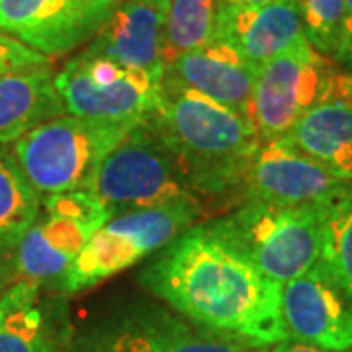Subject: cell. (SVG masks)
I'll return each instance as SVG.
<instances>
[{
	"mask_svg": "<svg viewBox=\"0 0 352 352\" xmlns=\"http://www.w3.org/2000/svg\"><path fill=\"white\" fill-rule=\"evenodd\" d=\"M139 284L215 337L266 349L288 339L282 284L266 278L217 221H201L155 252Z\"/></svg>",
	"mask_w": 352,
	"mask_h": 352,
	"instance_id": "obj_1",
	"label": "cell"
},
{
	"mask_svg": "<svg viewBox=\"0 0 352 352\" xmlns=\"http://www.w3.org/2000/svg\"><path fill=\"white\" fill-rule=\"evenodd\" d=\"M145 120L196 196H239L243 170L261 143L245 113L163 75L157 106Z\"/></svg>",
	"mask_w": 352,
	"mask_h": 352,
	"instance_id": "obj_2",
	"label": "cell"
},
{
	"mask_svg": "<svg viewBox=\"0 0 352 352\" xmlns=\"http://www.w3.org/2000/svg\"><path fill=\"white\" fill-rule=\"evenodd\" d=\"M141 120L104 122L63 113L14 143V157L39 196L85 190L98 164Z\"/></svg>",
	"mask_w": 352,
	"mask_h": 352,
	"instance_id": "obj_3",
	"label": "cell"
},
{
	"mask_svg": "<svg viewBox=\"0 0 352 352\" xmlns=\"http://www.w3.org/2000/svg\"><path fill=\"white\" fill-rule=\"evenodd\" d=\"M204 215L200 200H182L113 215L100 227L67 268L57 288L78 294L120 274L161 251Z\"/></svg>",
	"mask_w": 352,
	"mask_h": 352,
	"instance_id": "obj_4",
	"label": "cell"
},
{
	"mask_svg": "<svg viewBox=\"0 0 352 352\" xmlns=\"http://www.w3.org/2000/svg\"><path fill=\"white\" fill-rule=\"evenodd\" d=\"M215 221L264 276L278 284L309 272L321 258L323 206L245 200Z\"/></svg>",
	"mask_w": 352,
	"mask_h": 352,
	"instance_id": "obj_5",
	"label": "cell"
},
{
	"mask_svg": "<svg viewBox=\"0 0 352 352\" xmlns=\"http://www.w3.org/2000/svg\"><path fill=\"white\" fill-rule=\"evenodd\" d=\"M85 190L104 201L113 215L173 201L200 200L145 118L104 157Z\"/></svg>",
	"mask_w": 352,
	"mask_h": 352,
	"instance_id": "obj_6",
	"label": "cell"
},
{
	"mask_svg": "<svg viewBox=\"0 0 352 352\" xmlns=\"http://www.w3.org/2000/svg\"><path fill=\"white\" fill-rule=\"evenodd\" d=\"M112 217V210L88 190L45 196L36 223L16 247L20 280L57 286L88 239Z\"/></svg>",
	"mask_w": 352,
	"mask_h": 352,
	"instance_id": "obj_7",
	"label": "cell"
},
{
	"mask_svg": "<svg viewBox=\"0 0 352 352\" xmlns=\"http://www.w3.org/2000/svg\"><path fill=\"white\" fill-rule=\"evenodd\" d=\"M335 63L307 38L258 69L247 118L261 143L286 138L296 122L319 100Z\"/></svg>",
	"mask_w": 352,
	"mask_h": 352,
	"instance_id": "obj_8",
	"label": "cell"
},
{
	"mask_svg": "<svg viewBox=\"0 0 352 352\" xmlns=\"http://www.w3.org/2000/svg\"><path fill=\"white\" fill-rule=\"evenodd\" d=\"M69 352H266L215 337L168 309L139 303L88 329Z\"/></svg>",
	"mask_w": 352,
	"mask_h": 352,
	"instance_id": "obj_9",
	"label": "cell"
},
{
	"mask_svg": "<svg viewBox=\"0 0 352 352\" xmlns=\"http://www.w3.org/2000/svg\"><path fill=\"white\" fill-rule=\"evenodd\" d=\"M352 188L288 139L258 143L241 178V198L272 206H325Z\"/></svg>",
	"mask_w": 352,
	"mask_h": 352,
	"instance_id": "obj_10",
	"label": "cell"
},
{
	"mask_svg": "<svg viewBox=\"0 0 352 352\" xmlns=\"http://www.w3.org/2000/svg\"><path fill=\"white\" fill-rule=\"evenodd\" d=\"M120 0H0V30L43 57L96 38Z\"/></svg>",
	"mask_w": 352,
	"mask_h": 352,
	"instance_id": "obj_11",
	"label": "cell"
},
{
	"mask_svg": "<svg viewBox=\"0 0 352 352\" xmlns=\"http://www.w3.org/2000/svg\"><path fill=\"white\" fill-rule=\"evenodd\" d=\"M280 303L288 339L327 351H352V298L319 263L282 284Z\"/></svg>",
	"mask_w": 352,
	"mask_h": 352,
	"instance_id": "obj_12",
	"label": "cell"
},
{
	"mask_svg": "<svg viewBox=\"0 0 352 352\" xmlns=\"http://www.w3.org/2000/svg\"><path fill=\"white\" fill-rule=\"evenodd\" d=\"M53 80L67 113L104 122H131L143 120L153 112L163 75L126 69L113 82L98 85L75 57Z\"/></svg>",
	"mask_w": 352,
	"mask_h": 352,
	"instance_id": "obj_13",
	"label": "cell"
},
{
	"mask_svg": "<svg viewBox=\"0 0 352 352\" xmlns=\"http://www.w3.org/2000/svg\"><path fill=\"white\" fill-rule=\"evenodd\" d=\"M284 139L329 173L352 182V73L337 65L319 100L303 113Z\"/></svg>",
	"mask_w": 352,
	"mask_h": 352,
	"instance_id": "obj_14",
	"label": "cell"
},
{
	"mask_svg": "<svg viewBox=\"0 0 352 352\" xmlns=\"http://www.w3.org/2000/svg\"><path fill=\"white\" fill-rule=\"evenodd\" d=\"M168 0H124L118 2L110 20L104 24L90 55L104 57L116 65L164 75L163 43Z\"/></svg>",
	"mask_w": 352,
	"mask_h": 352,
	"instance_id": "obj_15",
	"label": "cell"
},
{
	"mask_svg": "<svg viewBox=\"0 0 352 352\" xmlns=\"http://www.w3.org/2000/svg\"><path fill=\"white\" fill-rule=\"evenodd\" d=\"M305 38L298 0L261 6H217L214 39L227 43L249 63L263 67Z\"/></svg>",
	"mask_w": 352,
	"mask_h": 352,
	"instance_id": "obj_16",
	"label": "cell"
},
{
	"mask_svg": "<svg viewBox=\"0 0 352 352\" xmlns=\"http://www.w3.org/2000/svg\"><path fill=\"white\" fill-rule=\"evenodd\" d=\"M258 69L227 43L212 39L198 50L178 55L164 67V76L247 116Z\"/></svg>",
	"mask_w": 352,
	"mask_h": 352,
	"instance_id": "obj_17",
	"label": "cell"
},
{
	"mask_svg": "<svg viewBox=\"0 0 352 352\" xmlns=\"http://www.w3.org/2000/svg\"><path fill=\"white\" fill-rule=\"evenodd\" d=\"M63 113L47 65L0 75V143H16L34 127Z\"/></svg>",
	"mask_w": 352,
	"mask_h": 352,
	"instance_id": "obj_18",
	"label": "cell"
},
{
	"mask_svg": "<svg viewBox=\"0 0 352 352\" xmlns=\"http://www.w3.org/2000/svg\"><path fill=\"white\" fill-rule=\"evenodd\" d=\"M39 288L18 280L0 296V352H57Z\"/></svg>",
	"mask_w": 352,
	"mask_h": 352,
	"instance_id": "obj_19",
	"label": "cell"
},
{
	"mask_svg": "<svg viewBox=\"0 0 352 352\" xmlns=\"http://www.w3.org/2000/svg\"><path fill=\"white\" fill-rule=\"evenodd\" d=\"M41 196L30 184L14 153L0 149V252L16 251L36 223Z\"/></svg>",
	"mask_w": 352,
	"mask_h": 352,
	"instance_id": "obj_20",
	"label": "cell"
},
{
	"mask_svg": "<svg viewBox=\"0 0 352 352\" xmlns=\"http://www.w3.org/2000/svg\"><path fill=\"white\" fill-rule=\"evenodd\" d=\"M217 0H168L164 20L163 63L214 39Z\"/></svg>",
	"mask_w": 352,
	"mask_h": 352,
	"instance_id": "obj_21",
	"label": "cell"
},
{
	"mask_svg": "<svg viewBox=\"0 0 352 352\" xmlns=\"http://www.w3.org/2000/svg\"><path fill=\"white\" fill-rule=\"evenodd\" d=\"M319 264L352 298V188L323 206Z\"/></svg>",
	"mask_w": 352,
	"mask_h": 352,
	"instance_id": "obj_22",
	"label": "cell"
},
{
	"mask_svg": "<svg viewBox=\"0 0 352 352\" xmlns=\"http://www.w3.org/2000/svg\"><path fill=\"white\" fill-rule=\"evenodd\" d=\"M303 34L321 55H335L344 16V0H298Z\"/></svg>",
	"mask_w": 352,
	"mask_h": 352,
	"instance_id": "obj_23",
	"label": "cell"
},
{
	"mask_svg": "<svg viewBox=\"0 0 352 352\" xmlns=\"http://www.w3.org/2000/svg\"><path fill=\"white\" fill-rule=\"evenodd\" d=\"M43 65H47V57L30 50L28 45L20 43L8 34H0V75L43 67Z\"/></svg>",
	"mask_w": 352,
	"mask_h": 352,
	"instance_id": "obj_24",
	"label": "cell"
},
{
	"mask_svg": "<svg viewBox=\"0 0 352 352\" xmlns=\"http://www.w3.org/2000/svg\"><path fill=\"white\" fill-rule=\"evenodd\" d=\"M333 57L337 63L352 73V0H344V16H342V25H340L339 45Z\"/></svg>",
	"mask_w": 352,
	"mask_h": 352,
	"instance_id": "obj_25",
	"label": "cell"
},
{
	"mask_svg": "<svg viewBox=\"0 0 352 352\" xmlns=\"http://www.w3.org/2000/svg\"><path fill=\"white\" fill-rule=\"evenodd\" d=\"M266 352H352V351H327V349L314 346V344H307V342L286 339V340H282V342L272 344V346H266Z\"/></svg>",
	"mask_w": 352,
	"mask_h": 352,
	"instance_id": "obj_26",
	"label": "cell"
},
{
	"mask_svg": "<svg viewBox=\"0 0 352 352\" xmlns=\"http://www.w3.org/2000/svg\"><path fill=\"white\" fill-rule=\"evenodd\" d=\"M272 0H217V6H261Z\"/></svg>",
	"mask_w": 352,
	"mask_h": 352,
	"instance_id": "obj_27",
	"label": "cell"
}]
</instances>
